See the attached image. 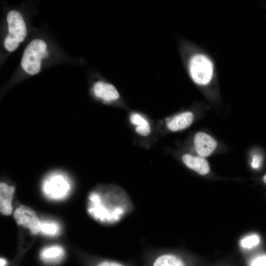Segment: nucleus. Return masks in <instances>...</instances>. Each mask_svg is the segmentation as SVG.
<instances>
[{
	"mask_svg": "<svg viewBox=\"0 0 266 266\" xmlns=\"http://www.w3.org/2000/svg\"><path fill=\"white\" fill-rule=\"evenodd\" d=\"M126 122L133 135V143L148 150L159 140L156 120L146 113L136 110H129Z\"/></svg>",
	"mask_w": 266,
	"mask_h": 266,
	"instance_id": "f03ea898",
	"label": "nucleus"
},
{
	"mask_svg": "<svg viewBox=\"0 0 266 266\" xmlns=\"http://www.w3.org/2000/svg\"><path fill=\"white\" fill-rule=\"evenodd\" d=\"M128 197L125 191L114 184H101L91 190L87 197V211L97 221L115 224L125 216Z\"/></svg>",
	"mask_w": 266,
	"mask_h": 266,
	"instance_id": "f257e3e1",
	"label": "nucleus"
},
{
	"mask_svg": "<svg viewBox=\"0 0 266 266\" xmlns=\"http://www.w3.org/2000/svg\"><path fill=\"white\" fill-rule=\"evenodd\" d=\"M192 147L197 155L205 158L210 156L217 146L216 140L209 134L199 132L192 139Z\"/></svg>",
	"mask_w": 266,
	"mask_h": 266,
	"instance_id": "9d476101",
	"label": "nucleus"
},
{
	"mask_svg": "<svg viewBox=\"0 0 266 266\" xmlns=\"http://www.w3.org/2000/svg\"><path fill=\"white\" fill-rule=\"evenodd\" d=\"M15 188L7 183H0V211L5 216L9 215L12 212V201L14 197Z\"/></svg>",
	"mask_w": 266,
	"mask_h": 266,
	"instance_id": "f8f14e48",
	"label": "nucleus"
},
{
	"mask_svg": "<svg viewBox=\"0 0 266 266\" xmlns=\"http://www.w3.org/2000/svg\"><path fill=\"white\" fill-rule=\"evenodd\" d=\"M14 218L18 225L29 229L32 234H36L40 232L41 221L31 208L25 205H20L14 212Z\"/></svg>",
	"mask_w": 266,
	"mask_h": 266,
	"instance_id": "1a4fd4ad",
	"label": "nucleus"
},
{
	"mask_svg": "<svg viewBox=\"0 0 266 266\" xmlns=\"http://www.w3.org/2000/svg\"><path fill=\"white\" fill-rule=\"evenodd\" d=\"M195 119L194 113L187 110L156 120V126L160 137L169 133L183 131L190 127Z\"/></svg>",
	"mask_w": 266,
	"mask_h": 266,
	"instance_id": "39448f33",
	"label": "nucleus"
},
{
	"mask_svg": "<svg viewBox=\"0 0 266 266\" xmlns=\"http://www.w3.org/2000/svg\"><path fill=\"white\" fill-rule=\"evenodd\" d=\"M259 242V237L256 234H251L241 239L240 245L243 248H250L258 244Z\"/></svg>",
	"mask_w": 266,
	"mask_h": 266,
	"instance_id": "dca6fc26",
	"label": "nucleus"
},
{
	"mask_svg": "<svg viewBox=\"0 0 266 266\" xmlns=\"http://www.w3.org/2000/svg\"><path fill=\"white\" fill-rule=\"evenodd\" d=\"M189 74L193 81L198 85L209 84L213 75V65L210 59L203 54L196 53L188 61Z\"/></svg>",
	"mask_w": 266,
	"mask_h": 266,
	"instance_id": "20e7f679",
	"label": "nucleus"
},
{
	"mask_svg": "<svg viewBox=\"0 0 266 266\" xmlns=\"http://www.w3.org/2000/svg\"><path fill=\"white\" fill-rule=\"evenodd\" d=\"M263 181L265 184H266V174H265L263 177Z\"/></svg>",
	"mask_w": 266,
	"mask_h": 266,
	"instance_id": "412c9836",
	"label": "nucleus"
},
{
	"mask_svg": "<svg viewBox=\"0 0 266 266\" xmlns=\"http://www.w3.org/2000/svg\"><path fill=\"white\" fill-rule=\"evenodd\" d=\"M45 42L40 39H35L26 47L21 59L23 69L31 75H34L40 71L41 60L48 55Z\"/></svg>",
	"mask_w": 266,
	"mask_h": 266,
	"instance_id": "423d86ee",
	"label": "nucleus"
},
{
	"mask_svg": "<svg viewBox=\"0 0 266 266\" xmlns=\"http://www.w3.org/2000/svg\"><path fill=\"white\" fill-rule=\"evenodd\" d=\"M96 266H126L123 264L113 260H104L99 263Z\"/></svg>",
	"mask_w": 266,
	"mask_h": 266,
	"instance_id": "a211bd4d",
	"label": "nucleus"
},
{
	"mask_svg": "<svg viewBox=\"0 0 266 266\" xmlns=\"http://www.w3.org/2000/svg\"><path fill=\"white\" fill-rule=\"evenodd\" d=\"M40 232L45 236H56L60 233L61 228L59 224L55 221L42 220L41 221Z\"/></svg>",
	"mask_w": 266,
	"mask_h": 266,
	"instance_id": "2eb2a0df",
	"label": "nucleus"
},
{
	"mask_svg": "<svg viewBox=\"0 0 266 266\" xmlns=\"http://www.w3.org/2000/svg\"><path fill=\"white\" fill-rule=\"evenodd\" d=\"M6 265V261L2 258H0V266H5Z\"/></svg>",
	"mask_w": 266,
	"mask_h": 266,
	"instance_id": "aec40b11",
	"label": "nucleus"
},
{
	"mask_svg": "<svg viewBox=\"0 0 266 266\" xmlns=\"http://www.w3.org/2000/svg\"><path fill=\"white\" fill-rule=\"evenodd\" d=\"M9 33L6 37L4 44L5 48L13 52L23 41L27 33L26 24L21 14L16 10L10 11L7 15Z\"/></svg>",
	"mask_w": 266,
	"mask_h": 266,
	"instance_id": "0eeeda50",
	"label": "nucleus"
},
{
	"mask_svg": "<svg viewBox=\"0 0 266 266\" xmlns=\"http://www.w3.org/2000/svg\"><path fill=\"white\" fill-rule=\"evenodd\" d=\"M41 192L48 199L62 200L67 198L73 189L72 180L68 174L61 170L47 173L41 184Z\"/></svg>",
	"mask_w": 266,
	"mask_h": 266,
	"instance_id": "7ed1b4c3",
	"label": "nucleus"
},
{
	"mask_svg": "<svg viewBox=\"0 0 266 266\" xmlns=\"http://www.w3.org/2000/svg\"><path fill=\"white\" fill-rule=\"evenodd\" d=\"M179 158L187 168L200 175H206L210 171L209 165L203 157L184 152L179 155Z\"/></svg>",
	"mask_w": 266,
	"mask_h": 266,
	"instance_id": "9b49d317",
	"label": "nucleus"
},
{
	"mask_svg": "<svg viewBox=\"0 0 266 266\" xmlns=\"http://www.w3.org/2000/svg\"><path fill=\"white\" fill-rule=\"evenodd\" d=\"M152 266H186L178 256L170 253L158 256L153 261Z\"/></svg>",
	"mask_w": 266,
	"mask_h": 266,
	"instance_id": "4468645a",
	"label": "nucleus"
},
{
	"mask_svg": "<svg viewBox=\"0 0 266 266\" xmlns=\"http://www.w3.org/2000/svg\"><path fill=\"white\" fill-rule=\"evenodd\" d=\"M260 159L258 157H255L253 158V161L251 165L254 168H256L259 167L260 165Z\"/></svg>",
	"mask_w": 266,
	"mask_h": 266,
	"instance_id": "6ab92c4d",
	"label": "nucleus"
},
{
	"mask_svg": "<svg viewBox=\"0 0 266 266\" xmlns=\"http://www.w3.org/2000/svg\"><path fill=\"white\" fill-rule=\"evenodd\" d=\"M250 266H266V255H262L255 257L251 262Z\"/></svg>",
	"mask_w": 266,
	"mask_h": 266,
	"instance_id": "f3484780",
	"label": "nucleus"
},
{
	"mask_svg": "<svg viewBox=\"0 0 266 266\" xmlns=\"http://www.w3.org/2000/svg\"><path fill=\"white\" fill-rule=\"evenodd\" d=\"M91 93L95 98L104 104L129 110L127 104L118 89L110 83L103 81H97L91 88Z\"/></svg>",
	"mask_w": 266,
	"mask_h": 266,
	"instance_id": "6e6552de",
	"label": "nucleus"
},
{
	"mask_svg": "<svg viewBox=\"0 0 266 266\" xmlns=\"http://www.w3.org/2000/svg\"><path fill=\"white\" fill-rule=\"evenodd\" d=\"M65 256L64 248L59 245H52L43 248L40 253L41 260L46 264H57Z\"/></svg>",
	"mask_w": 266,
	"mask_h": 266,
	"instance_id": "ddd939ff",
	"label": "nucleus"
}]
</instances>
